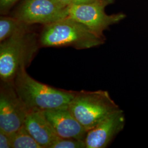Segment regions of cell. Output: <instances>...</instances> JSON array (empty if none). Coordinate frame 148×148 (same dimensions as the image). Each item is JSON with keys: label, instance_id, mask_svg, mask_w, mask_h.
<instances>
[{"label": "cell", "instance_id": "6da1fadb", "mask_svg": "<svg viewBox=\"0 0 148 148\" xmlns=\"http://www.w3.org/2000/svg\"><path fill=\"white\" fill-rule=\"evenodd\" d=\"M16 92L29 110L46 111L69 105L75 92L41 83L23 69L13 81Z\"/></svg>", "mask_w": 148, "mask_h": 148}, {"label": "cell", "instance_id": "7a4b0ae2", "mask_svg": "<svg viewBox=\"0 0 148 148\" xmlns=\"http://www.w3.org/2000/svg\"><path fill=\"white\" fill-rule=\"evenodd\" d=\"M40 42L43 47L71 46L84 49L100 46L104 42V39L83 24L68 16L45 25Z\"/></svg>", "mask_w": 148, "mask_h": 148}, {"label": "cell", "instance_id": "3957f363", "mask_svg": "<svg viewBox=\"0 0 148 148\" xmlns=\"http://www.w3.org/2000/svg\"><path fill=\"white\" fill-rule=\"evenodd\" d=\"M37 50L36 38L29 31L16 34L1 42V81L13 82L18 73L29 65Z\"/></svg>", "mask_w": 148, "mask_h": 148}, {"label": "cell", "instance_id": "277c9868", "mask_svg": "<svg viewBox=\"0 0 148 148\" xmlns=\"http://www.w3.org/2000/svg\"><path fill=\"white\" fill-rule=\"evenodd\" d=\"M68 106L87 132L111 112L120 109L108 92L103 90L75 92Z\"/></svg>", "mask_w": 148, "mask_h": 148}, {"label": "cell", "instance_id": "5b68a950", "mask_svg": "<svg viewBox=\"0 0 148 148\" xmlns=\"http://www.w3.org/2000/svg\"><path fill=\"white\" fill-rule=\"evenodd\" d=\"M115 0H93L91 2L75 5L69 7V17L85 25L97 35L104 38L103 32L109 27L126 18L122 13L108 15L106 7Z\"/></svg>", "mask_w": 148, "mask_h": 148}, {"label": "cell", "instance_id": "8992f818", "mask_svg": "<svg viewBox=\"0 0 148 148\" xmlns=\"http://www.w3.org/2000/svg\"><path fill=\"white\" fill-rule=\"evenodd\" d=\"M29 111L18 95L13 82L1 81L0 89V130L11 135L24 123Z\"/></svg>", "mask_w": 148, "mask_h": 148}, {"label": "cell", "instance_id": "52a82bcc", "mask_svg": "<svg viewBox=\"0 0 148 148\" xmlns=\"http://www.w3.org/2000/svg\"><path fill=\"white\" fill-rule=\"evenodd\" d=\"M69 7L60 5L51 0H24L15 18L28 25H47L69 16Z\"/></svg>", "mask_w": 148, "mask_h": 148}, {"label": "cell", "instance_id": "ba28073f", "mask_svg": "<svg viewBox=\"0 0 148 148\" xmlns=\"http://www.w3.org/2000/svg\"><path fill=\"white\" fill-rule=\"evenodd\" d=\"M125 117L119 109L111 112L95 127L87 132L85 138L86 148H105L113 138L123 129Z\"/></svg>", "mask_w": 148, "mask_h": 148}, {"label": "cell", "instance_id": "9c48e42d", "mask_svg": "<svg viewBox=\"0 0 148 148\" xmlns=\"http://www.w3.org/2000/svg\"><path fill=\"white\" fill-rule=\"evenodd\" d=\"M44 112L58 137L85 140L87 131L73 115L68 106Z\"/></svg>", "mask_w": 148, "mask_h": 148}, {"label": "cell", "instance_id": "30bf717a", "mask_svg": "<svg viewBox=\"0 0 148 148\" xmlns=\"http://www.w3.org/2000/svg\"><path fill=\"white\" fill-rule=\"evenodd\" d=\"M24 124L42 148H51L53 143L60 138L42 110H29Z\"/></svg>", "mask_w": 148, "mask_h": 148}, {"label": "cell", "instance_id": "8fae6325", "mask_svg": "<svg viewBox=\"0 0 148 148\" xmlns=\"http://www.w3.org/2000/svg\"><path fill=\"white\" fill-rule=\"evenodd\" d=\"M29 25L16 18L1 17L0 19V41L16 34L28 31Z\"/></svg>", "mask_w": 148, "mask_h": 148}, {"label": "cell", "instance_id": "7c38bea8", "mask_svg": "<svg viewBox=\"0 0 148 148\" xmlns=\"http://www.w3.org/2000/svg\"><path fill=\"white\" fill-rule=\"evenodd\" d=\"M10 136L12 148H42L28 132L24 124Z\"/></svg>", "mask_w": 148, "mask_h": 148}, {"label": "cell", "instance_id": "4fadbf2b", "mask_svg": "<svg viewBox=\"0 0 148 148\" xmlns=\"http://www.w3.org/2000/svg\"><path fill=\"white\" fill-rule=\"evenodd\" d=\"M86 148V145L85 140L63 138H59L51 147V148Z\"/></svg>", "mask_w": 148, "mask_h": 148}, {"label": "cell", "instance_id": "5bb4252c", "mask_svg": "<svg viewBox=\"0 0 148 148\" xmlns=\"http://www.w3.org/2000/svg\"><path fill=\"white\" fill-rule=\"evenodd\" d=\"M0 148H12L10 136L0 130Z\"/></svg>", "mask_w": 148, "mask_h": 148}, {"label": "cell", "instance_id": "9a60e30c", "mask_svg": "<svg viewBox=\"0 0 148 148\" xmlns=\"http://www.w3.org/2000/svg\"><path fill=\"white\" fill-rule=\"evenodd\" d=\"M18 0H0V9L1 12H7Z\"/></svg>", "mask_w": 148, "mask_h": 148}, {"label": "cell", "instance_id": "2e32d148", "mask_svg": "<svg viewBox=\"0 0 148 148\" xmlns=\"http://www.w3.org/2000/svg\"><path fill=\"white\" fill-rule=\"evenodd\" d=\"M53 2L58 3L60 5L65 6V7H69L72 4L73 0H51Z\"/></svg>", "mask_w": 148, "mask_h": 148}, {"label": "cell", "instance_id": "e0dca14e", "mask_svg": "<svg viewBox=\"0 0 148 148\" xmlns=\"http://www.w3.org/2000/svg\"><path fill=\"white\" fill-rule=\"evenodd\" d=\"M92 1H93V0H73L72 4H75V5L82 4V3H86L90 2H91Z\"/></svg>", "mask_w": 148, "mask_h": 148}]
</instances>
